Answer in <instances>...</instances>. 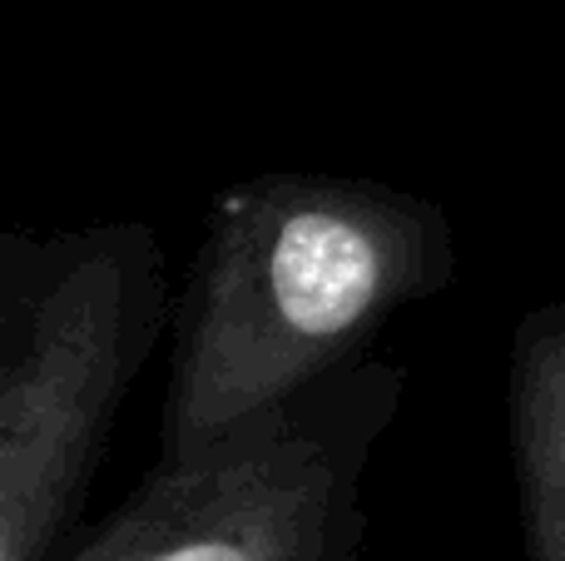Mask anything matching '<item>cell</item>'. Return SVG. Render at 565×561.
<instances>
[{"label":"cell","instance_id":"6da1fadb","mask_svg":"<svg viewBox=\"0 0 565 561\" xmlns=\"http://www.w3.org/2000/svg\"><path fill=\"white\" fill-rule=\"evenodd\" d=\"M451 274L457 234L427 194L298 169L228 184L174 318L159 463L204 453L358 363L387 318Z\"/></svg>","mask_w":565,"mask_h":561},{"label":"cell","instance_id":"7a4b0ae2","mask_svg":"<svg viewBox=\"0 0 565 561\" xmlns=\"http://www.w3.org/2000/svg\"><path fill=\"white\" fill-rule=\"evenodd\" d=\"M149 224L0 239V561H45L164 328Z\"/></svg>","mask_w":565,"mask_h":561},{"label":"cell","instance_id":"3957f363","mask_svg":"<svg viewBox=\"0 0 565 561\" xmlns=\"http://www.w3.org/2000/svg\"><path fill=\"white\" fill-rule=\"evenodd\" d=\"M407 373H328L204 453L159 463L75 561H352L362 477L402 413Z\"/></svg>","mask_w":565,"mask_h":561},{"label":"cell","instance_id":"277c9868","mask_svg":"<svg viewBox=\"0 0 565 561\" xmlns=\"http://www.w3.org/2000/svg\"><path fill=\"white\" fill-rule=\"evenodd\" d=\"M507 407L531 557L565 561V304H541L516 324Z\"/></svg>","mask_w":565,"mask_h":561}]
</instances>
